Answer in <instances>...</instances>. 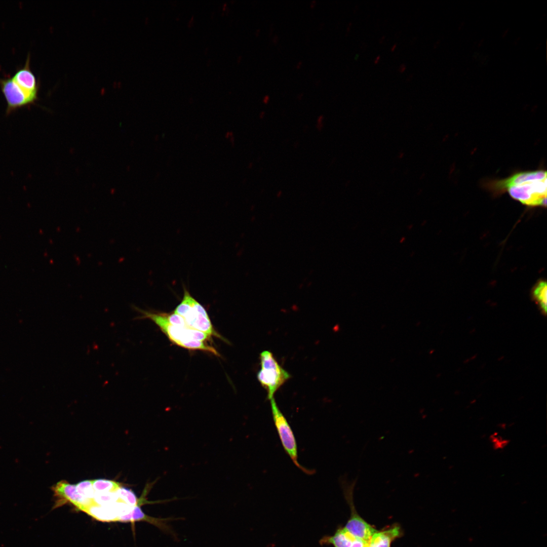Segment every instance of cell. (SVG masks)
I'll return each instance as SVG.
<instances>
[{
	"instance_id": "obj_6",
	"label": "cell",
	"mask_w": 547,
	"mask_h": 547,
	"mask_svg": "<svg viewBox=\"0 0 547 547\" xmlns=\"http://www.w3.org/2000/svg\"><path fill=\"white\" fill-rule=\"evenodd\" d=\"M0 87L6 100L7 114L35 102L20 88L12 77L0 79Z\"/></svg>"
},
{
	"instance_id": "obj_30",
	"label": "cell",
	"mask_w": 547,
	"mask_h": 547,
	"mask_svg": "<svg viewBox=\"0 0 547 547\" xmlns=\"http://www.w3.org/2000/svg\"><path fill=\"white\" fill-rule=\"evenodd\" d=\"M413 77V73L410 74V75H409L407 76L406 81H407V82L410 81L412 79Z\"/></svg>"
},
{
	"instance_id": "obj_35",
	"label": "cell",
	"mask_w": 547,
	"mask_h": 547,
	"mask_svg": "<svg viewBox=\"0 0 547 547\" xmlns=\"http://www.w3.org/2000/svg\"></svg>"
},
{
	"instance_id": "obj_9",
	"label": "cell",
	"mask_w": 547,
	"mask_h": 547,
	"mask_svg": "<svg viewBox=\"0 0 547 547\" xmlns=\"http://www.w3.org/2000/svg\"><path fill=\"white\" fill-rule=\"evenodd\" d=\"M141 504L132 507L128 514L120 516L118 521L122 522L145 521L151 524L165 532H170L167 522L169 519H161L146 515L141 510Z\"/></svg>"
},
{
	"instance_id": "obj_1",
	"label": "cell",
	"mask_w": 547,
	"mask_h": 547,
	"mask_svg": "<svg viewBox=\"0 0 547 547\" xmlns=\"http://www.w3.org/2000/svg\"><path fill=\"white\" fill-rule=\"evenodd\" d=\"M495 194L507 191L510 196L529 206H546V171L543 170L514 174L505 179L488 183Z\"/></svg>"
},
{
	"instance_id": "obj_19",
	"label": "cell",
	"mask_w": 547,
	"mask_h": 547,
	"mask_svg": "<svg viewBox=\"0 0 547 547\" xmlns=\"http://www.w3.org/2000/svg\"><path fill=\"white\" fill-rule=\"evenodd\" d=\"M324 119L325 117L323 114H320L317 118L316 128L319 132L322 131L324 127Z\"/></svg>"
},
{
	"instance_id": "obj_22",
	"label": "cell",
	"mask_w": 547,
	"mask_h": 547,
	"mask_svg": "<svg viewBox=\"0 0 547 547\" xmlns=\"http://www.w3.org/2000/svg\"><path fill=\"white\" fill-rule=\"evenodd\" d=\"M269 100H270V97H269V96L268 95H265V96H263V97L262 98V102L264 104H268Z\"/></svg>"
},
{
	"instance_id": "obj_12",
	"label": "cell",
	"mask_w": 547,
	"mask_h": 547,
	"mask_svg": "<svg viewBox=\"0 0 547 547\" xmlns=\"http://www.w3.org/2000/svg\"><path fill=\"white\" fill-rule=\"evenodd\" d=\"M400 535V528L396 526L381 532H375L371 537L368 547H389L392 541Z\"/></svg>"
},
{
	"instance_id": "obj_15",
	"label": "cell",
	"mask_w": 547,
	"mask_h": 547,
	"mask_svg": "<svg viewBox=\"0 0 547 547\" xmlns=\"http://www.w3.org/2000/svg\"><path fill=\"white\" fill-rule=\"evenodd\" d=\"M533 296L542 311L546 313L547 287L545 281H540L535 285L533 291Z\"/></svg>"
},
{
	"instance_id": "obj_34",
	"label": "cell",
	"mask_w": 547,
	"mask_h": 547,
	"mask_svg": "<svg viewBox=\"0 0 547 547\" xmlns=\"http://www.w3.org/2000/svg\"><path fill=\"white\" fill-rule=\"evenodd\" d=\"M282 191L281 190H279L277 193V196L278 198L282 196Z\"/></svg>"
},
{
	"instance_id": "obj_24",
	"label": "cell",
	"mask_w": 547,
	"mask_h": 547,
	"mask_svg": "<svg viewBox=\"0 0 547 547\" xmlns=\"http://www.w3.org/2000/svg\"><path fill=\"white\" fill-rule=\"evenodd\" d=\"M352 24H353V23H352V22H349V23H348V24H347V27H346V34H348V33H349V31H350V27H351V25H352Z\"/></svg>"
},
{
	"instance_id": "obj_23",
	"label": "cell",
	"mask_w": 547,
	"mask_h": 547,
	"mask_svg": "<svg viewBox=\"0 0 547 547\" xmlns=\"http://www.w3.org/2000/svg\"><path fill=\"white\" fill-rule=\"evenodd\" d=\"M279 36L277 35H275L272 38V42L274 44H277L279 41Z\"/></svg>"
},
{
	"instance_id": "obj_3",
	"label": "cell",
	"mask_w": 547,
	"mask_h": 547,
	"mask_svg": "<svg viewBox=\"0 0 547 547\" xmlns=\"http://www.w3.org/2000/svg\"><path fill=\"white\" fill-rule=\"evenodd\" d=\"M184 290L182 300L173 312L182 317L189 328L224 340L223 337L215 331L204 307L187 290L184 289Z\"/></svg>"
},
{
	"instance_id": "obj_13",
	"label": "cell",
	"mask_w": 547,
	"mask_h": 547,
	"mask_svg": "<svg viewBox=\"0 0 547 547\" xmlns=\"http://www.w3.org/2000/svg\"><path fill=\"white\" fill-rule=\"evenodd\" d=\"M356 537L344 528L340 529L333 536L327 539V542L335 547H350Z\"/></svg>"
},
{
	"instance_id": "obj_4",
	"label": "cell",
	"mask_w": 547,
	"mask_h": 547,
	"mask_svg": "<svg viewBox=\"0 0 547 547\" xmlns=\"http://www.w3.org/2000/svg\"><path fill=\"white\" fill-rule=\"evenodd\" d=\"M260 369L257 374L260 385L266 390L269 400L274 398L277 390L291 377L278 362L272 353L264 350L259 355Z\"/></svg>"
},
{
	"instance_id": "obj_32",
	"label": "cell",
	"mask_w": 547,
	"mask_h": 547,
	"mask_svg": "<svg viewBox=\"0 0 547 547\" xmlns=\"http://www.w3.org/2000/svg\"><path fill=\"white\" fill-rule=\"evenodd\" d=\"M260 31H261V30H260V28H258V29H257V30H256V32H255V35H256L257 36H259V34H260Z\"/></svg>"
},
{
	"instance_id": "obj_27",
	"label": "cell",
	"mask_w": 547,
	"mask_h": 547,
	"mask_svg": "<svg viewBox=\"0 0 547 547\" xmlns=\"http://www.w3.org/2000/svg\"><path fill=\"white\" fill-rule=\"evenodd\" d=\"M265 112L264 111H261L259 112V116L260 119H263L265 117Z\"/></svg>"
},
{
	"instance_id": "obj_33",
	"label": "cell",
	"mask_w": 547,
	"mask_h": 547,
	"mask_svg": "<svg viewBox=\"0 0 547 547\" xmlns=\"http://www.w3.org/2000/svg\"><path fill=\"white\" fill-rule=\"evenodd\" d=\"M384 39H385V36L384 35H382V36H381V37L379 39V43H382Z\"/></svg>"
},
{
	"instance_id": "obj_7",
	"label": "cell",
	"mask_w": 547,
	"mask_h": 547,
	"mask_svg": "<svg viewBox=\"0 0 547 547\" xmlns=\"http://www.w3.org/2000/svg\"><path fill=\"white\" fill-rule=\"evenodd\" d=\"M55 498L53 509L60 507L66 502L73 504L78 510L92 503L94 500H88L82 497L77 491L76 485L69 484L65 480L57 482L51 487Z\"/></svg>"
},
{
	"instance_id": "obj_29",
	"label": "cell",
	"mask_w": 547,
	"mask_h": 547,
	"mask_svg": "<svg viewBox=\"0 0 547 547\" xmlns=\"http://www.w3.org/2000/svg\"><path fill=\"white\" fill-rule=\"evenodd\" d=\"M303 97V94L302 93H299L297 96V99L298 100H301Z\"/></svg>"
},
{
	"instance_id": "obj_5",
	"label": "cell",
	"mask_w": 547,
	"mask_h": 547,
	"mask_svg": "<svg viewBox=\"0 0 547 547\" xmlns=\"http://www.w3.org/2000/svg\"><path fill=\"white\" fill-rule=\"evenodd\" d=\"M270 403L274 423L284 450L298 468L306 474H314L315 470L307 469L299 463L297 444L293 432L274 398L270 400Z\"/></svg>"
},
{
	"instance_id": "obj_2",
	"label": "cell",
	"mask_w": 547,
	"mask_h": 547,
	"mask_svg": "<svg viewBox=\"0 0 547 547\" xmlns=\"http://www.w3.org/2000/svg\"><path fill=\"white\" fill-rule=\"evenodd\" d=\"M132 307L141 314L135 319L150 320L174 344L188 349L202 350L220 356L216 349L207 342L211 337L208 334L188 327L173 325L167 320L165 313L143 310L135 305Z\"/></svg>"
},
{
	"instance_id": "obj_20",
	"label": "cell",
	"mask_w": 547,
	"mask_h": 547,
	"mask_svg": "<svg viewBox=\"0 0 547 547\" xmlns=\"http://www.w3.org/2000/svg\"><path fill=\"white\" fill-rule=\"evenodd\" d=\"M368 543L366 542V541H364V540H362V539H361L360 538L356 537L355 540L353 541V543H352L350 547H368Z\"/></svg>"
},
{
	"instance_id": "obj_17",
	"label": "cell",
	"mask_w": 547,
	"mask_h": 547,
	"mask_svg": "<svg viewBox=\"0 0 547 547\" xmlns=\"http://www.w3.org/2000/svg\"><path fill=\"white\" fill-rule=\"evenodd\" d=\"M119 500L115 492L100 493L95 492L94 501L101 505H111Z\"/></svg>"
},
{
	"instance_id": "obj_21",
	"label": "cell",
	"mask_w": 547,
	"mask_h": 547,
	"mask_svg": "<svg viewBox=\"0 0 547 547\" xmlns=\"http://www.w3.org/2000/svg\"><path fill=\"white\" fill-rule=\"evenodd\" d=\"M406 68H407V66H406V64L403 63H401L399 65V66L398 67V71L402 73V72H404L405 71V70L406 69Z\"/></svg>"
},
{
	"instance_id": "obj_8",
	"label": "cell",
	"mask_w": 547,
	"mask_h": 547,
	"mask_svg": "<svg viewBox=\"0 0 547 547\" xmlns=\"http://www.w3.org/2000/svg\"><path fill=\"white\" fill-rule=\"evenodd\" d=\"M30 59L28 54L24 65L17 69L12 77L21 89L36 101L38 99L40 84L30 69Z\"/></svg>"
},
{
	"instance_id": "obj_28",
	"label": "cell",
	"mask_w": 547,
	"mask_h": 547,
	"mask_svg": "<svg viewBox=\"0 0 547 547\" xmlns=\"http://www.w3.org/2000/svg\"><path fill=\"white\" fill-rule=\"evenodd\" d=\"M380 59V56L378 55L374 59V63L377 64Z\"/></svg>"
},
{
	"instance_id": "obj_11",
	"label": "cell",
	"mask_w": 547,
	"mask_h": 547,
	"mask_svg": "<svg viewBox=\"0 0 547 547\" xmlns=\"http://www.w3.org/2000/svg\"><path fill=\"white\" fill-rule=\"evenodd\" d=\"M113 504L101 505L94 502L84 507L82 511L102 522L118 521L119 516Z\"/></svg>"
},
{
	"instance_id": "obj_18",
	"label": "cell",
	"mask_w": 547,
	"mask_h": 547,
	"mask_svg": "<svg viewBox=\"0 0 547 547\" xmlns=\"http://www.w3.org/2000/svg\"><path fill=\"white\" fill-rule=\"evenodd\" d=\"M489 441L493 449L495 450H501L505 448L510 443V441L498 433L494 432L489 436Z\"/></svg>"
},
{
	"instance_id": "obj_16",
	"label": "cell",
	"mask_w": 547,
	"mask_h": 547,
	"mask_svg": "<svg viewBox=\"0 0 547 547\" xmlns=\"http://www.w3.org/2000/svg\"><path fill=\"white\" fill-rule=\"evenodd\" d=\"M75 485L77 491L82 497L88 500H94L95 491L92 480H84Z\"/></svg>"
},
{
	"instance_id": "obj_31",
	"label": "cell",
	"mask_w": 547,
	"mask_h": 547,
	"mask_svg": "<svg viewBox=\"0 0 547 547\" xmlns=\"http://www.w3.org/2000/svg\"><path fill=\"white\" fill-rule=\"evenodd\" d=\"M397 47V44H394L390 48V51H394Z\"/></svg>"
},
{
	"instance_id": "obj_14",
	"label": "cell",
	"mask_w": 547,
	"mask_h": 547,
	"mask_svg": "<svg viewBox=\"0 0 547 547\" xmlns=\"http://www.w3.org/2000/svg\"><path fill=\"white\" fill-rule=\"evenodd\" d=\"M95 492L100 493L115 492L121 486L119 483L105 479L92 480Z\"/></svg>"
},
{
	"instance_id": "obj_10",
	"label": "cell",
	"mask_w": 547,
	"mask_h": 547,
	"mask_svg": "<svg viewBox=\"0 0 547 547\" xmlns=\"http://www.w3.org/2000/svg\"><path fill=\"white\" fill-rule=\"evenodd\" d=\"M347 531L356 538L369 543L372 535L377 531L358 515H354L346 523Z\"/></svg>"
},
{
	"instance_id": "obj_26",
	"label": "cell",
	"mask_w": 547,
	"mask_h": 547,
	"mask_svg": "<svg viewBox=\"0 0 547 547\" xmlns=\"http://www.w3.org/2000/svg\"><path fill=\"white\" fill-rule=\"evenodd\" d=\"M302 66V62L301 61H299L297 63V64L296 65V68L297 69H299L301 68Z\"/></svg>"
},
{
	"instance_id": "obj_25",
	"label": "cell",
	"mask_w": 547,
	"mask_h": 547,
	"mask_svg": "<svg viewBox=\"0 0 547 547\" xmlns=\"http://www.w3.org/2000/svg\"><path fill=\"white\" fill-rule=\"evenodd\" d=\"M316 4H317V1L316 0L311 1L310 2V5H309L310 8L311 9H314L315 7V6H316Z\"/></svg>"
}]
</instances>
